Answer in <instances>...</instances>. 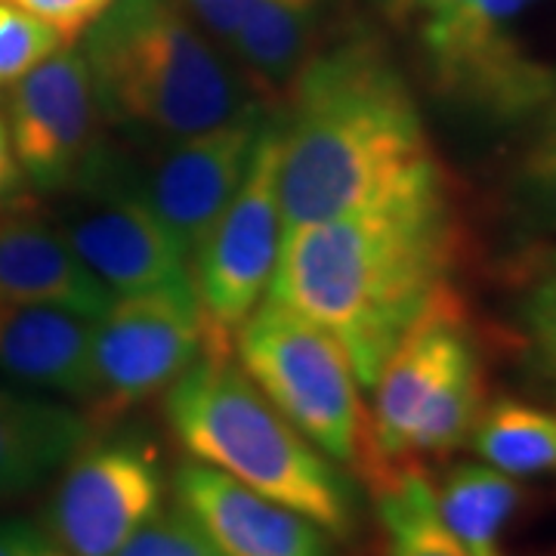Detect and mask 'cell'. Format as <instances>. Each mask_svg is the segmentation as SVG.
I'll use <instances>...</instances> for the list:
<instances>
[{
  "label": "cell",
  "instance_id": "cell-1",
  "mask_svg": "<svg viewBox=\"0 0 556 556\" xmlns=\"http://www.w3.org/2000/svg\"><path fill=\"white\" fill-rule=\"evenodd\" d=\"M278 105L285 229L448 195L408 80L378 38L316 47Z\"/></svg>",
  "mask_w": 556,
  "mask_h": 556
},
{
  "label": "cell",
  "instance_id": "cell-2",
  "mask_svg": "<svg viewBox=\"0 0 556 556\" xmlns=\"http://www.w3.org/2000/svg\"><path fill=\"white\" fill-rule=\"evenodd\" d=\"M460 254L452 192L405 207L285 229L263 300H276L343 343L362 390L396 343L457 291Z\"/></svg>",
  "mask_w": 556,
  "mask_h": 556
},
{
  "label": "cell",
  "instance_id": "cell-3",
  "mask_svg": "<svg viewBox=\"0 0 556 556\" xmlns=\"http://www.w3.org/2000/svg\"><path fill=\"white\" fill-rule=\"evenodd\" d=\"M80 53L102 121L134 146L195 137L266 105L179 0H112Z\"/></svg>",
  "mask_w": 556,
  "mask_h": 556
},
{
  "label": "cell",
  "instance_id": "cell-4",
  "mask_svg": "<svg viewBox=\"0 0 556 556\" xmlns=\"http://www.w3.org/2000/svg\"><path fill=\"white\" fill-rule=\"evenodd\" d=\"M167 424L192 460L318 522L334 541L358 532L350 477L266 399L232 353H201L167 387Z\"/></svg>",
  "mask_w": 556,
  "mask_h": 556
},
{
  "label": "cell",
  "instance_id": "cell-5",
  "mask_svg": "<svg viewBox=\"0 0 556 556\" xmlns=\"http://www.w3.org/2000/svg\"><path fill=\"white\" fill-rule=\"evenodd\" d=\"M232 343L248 378L318 452L356 473L371 492L396 473L380 460L356 368L331 331L263 300Z\"/></svg>",
  "mask_w": 556,
  "mask_h": 556
},
{
  "label": "cell",
  "instance_id": "cell-6",
  "mask_svg": "<svg viewBox=\"0 0 556 556\" xmlns=\"http://www.w3.org/2000/svg\"><path fill=\"white\" fill-rule=\"evenodd\" d=\"M485 408V378L464 313L452 291L399 340L371 383V433L380 460L424 467L467 445Z\"/></svg>",
  "mask_w": 556,
  "mask_h": 556
},
{
  "label": "cell",
  "instance_id": "cell-7",
  "mask_svg": "<svg viewBox=\"0 0 556 556\" xmlns=\"http://www.w3.org/2000/svg\"><path fill=\"white\" fill-rule=\"evenodd\" d=\"M544 0H457L420 25L430 84L448 102L492 124L544 118L556 109V68L526 40Z\"/></svg>",
  "mask_w": 556,
  "mask_h": 556
},
{
  "label": "cell",
  "instance_id": "cell-8",
  "mask_svg": "<svg viewBox=\"0 0 556 556\" xmlns=\"http://www.w3.org/2000/svg\"><path fill=\"white\" fill-rule=\"evenodd\" d=\"M62 236L112 298L174 294L195 300L192 263L139 195L127 149L109 139L75 189L65 192Z\"/></svg>",
  "mask_w": 556,
  "mask_h": 556
},
{
  "label": "cell",
  "instance_id": "cell-9",
  "mask_svg": "<svg viewBox=\"0 0 556 556\" xmlns=\"http://www.w3.org/2000/svg\"><path fill=\"white\" fill-rule=\"evenodd\" d=\"M278 167L281 134L278 118H269L236 195L192 254V281L207 353H232L239 325L269 291L285 239Z\"/></svg>",
  "mask_w": 556,
  "mask_h": 556
},
{
  "label": "cell",
  "instance_id": "cell-10",
  "mask_svg": "<svg viewBox=\"0 0 556 556\" xmlns=\"http://www.w3.org/2000/svg\"><path fill=\"white\" fill-rule=\"evenodd\" d=\"M164 507V473L152 442L90 439L62 467L43 529L68 556H115Z\"/></svg>",
  "mask_w": 556,
  "mask_h": 556
},
{
  "label": "cell",
  "instance_id": "cell-11",
  "mask_svg": "<svg viewBox=\"0 0 556 556\" xmlns=\"http://www.w3.org/2000/svg\"><path fill=\"white\" fill-rule=\"evenodd\" d=\"M204 353L199 300L174 294L115 298L93 325V399L87 415L105 427L167 390Z\"/></svg>",
  "mask_w": 556,
  "mask_h": 556
},
{
  "label": "cell",
  "instance_id": "cell-12",
  "mask_svg": "<svg viewBox=\"0 0 556 556\" xmlns=\"http://www.w3.org/2000/svg\"><path fill=\"white\" fill-rule=\"evenodd\" d=\"M269 118V105H254L239 118L195 137L139 146L142 152L137 155L142 159H134V152L124 146L139 195L155 211L189 263L223 207L236 195Z\"/></svg>",
  "mask_w": 556,
  "mask_h": 556
},
{
  "label": "cell",
  "instance_id": "cell-13",
  "mask_svg": "<svg viewBox=\"0 0 556 556\" xmlns=\"http://www.w3.org/2000/svg\"><path fill=\"white\" fill-rule=\"evenodd\" d=\"M7 127L25 179L65 195L105 146V121L84 53L60 47L10 87Z\"/></svg>",
  "mask_w": 556,
  "mask_h": 556
},
{
  "label": "cell",
  "instance_id": "cell-14",
  "mask_svg": "<svg viewBox=\"0 0 556 556\" xmlns=\"http://www.w3.org/2000/svg\"><path fill=\"white\" fill-rule=\"evenodd\" d=\"M174 501L199 519L226 556H338L318 522L201 460L174 470Z\"/></svg>",
  "mask_w": 556,
  "mask_h": 556
},
{
  "label": "cell",
  "instance_id": "cell-15",
  "mask_svg": "<svg viewBox=\"0 0 556 556\" xmlns=\"http://www.w3.org/2000/svg\"><path fill=\"white\" fill-rule=\"evenodd\" d=\"M0 300L53 303L100 318L115 298L80 263L60 223L25 199L0 211Z\"/></svg>",
  "mask_w": 556,
  "mask_h": 556
},
{
  "label": "cell",
  "instance_id": "cell-16",
  "mask_svg": "<svg viewBox=\"0 0 556 556\" xmlns=\"http://www.w3.org/2000/svg\"><path fill=\"white\" fill-rule=\"evenodd\" d=\"M97 318L53 303L0 300V371L43 393L93 399Z\"/></svg>",
  "mask_w": 556,
  "mask_h": 556
},
{
  "label": "cell",
  "instance_id": "cell-17",
  "mask_svg": "<svg viewBox=\"0 0 556 556\" xmlns=\"http://www.w3.org/2000/svg\"><path fill=\"white\" fill-rule=\"evenodd\" d=\"M97 433L87 412L0 380V504L43 489Z\"/></svg>",
  "mask_w": 556,
  "mask_h": 556
},
{
  "label": "cell",
  "instance_id": "cell-18",
  "mask_svg": "<svg viewBox=\"0 0 556 556\" xmlns=\"http://www.w3.org/2000/svg\"><path fill=\"white\" fill-rule=\"evenodd\" d=\"M325 0H254L226 50L248 87L269 109L285 100L303 62L313 56Z\"/></svg>",
  "mask_w": 556,
  "mask_h": 556
},
{
  "label": "cell",
  "instance_id": "cell-19",
  "mask_svg": "<svg viewBox=\"0 0 556 556\" xmlns=\"http://www.w3.org/2000/svg\"><path fill=\"white\" fill-rule=\"evenodd\" d=\"M442 519L470 556H507L504 529L522 504L514 477L489 464H457L437 485Z\"/></svg>",
  "mask_w": 556,
  "mask_h": 556
},
{
  "label": "cell",
  "instance_id": "cell-20",
  "mask_svg": "<svg viewBox=\"0 0 556 556\" xmlns=\"http://www.w3.org/2000/svg\"><path fill=\"white\" fill-rule=\"evenodd\" d=\"M467 445L482 464L514 479L556 473V412L522 399H495L477 417Z\"/></svg>",
  "mask_w": 556,
  "mask_h": 556
},
{
  "label": "cell",
  "instance_id": "cell-21",
  "mask_svg": "<svg viewBox=\"0 0 556 556\" xmlns=\"http://www.w3.org/2000/svg\"><path fill=\"white\" fill-rule=\"evenodd\" d=\"M387 556H470L442 519L437 485L424 467H399L375 489Z\"/></svg>",
  "mask_w": 556,
  "mask_h": 556
},
{
  "label": "cell",
  "instance_id": "cell-22",
  "mask_svg": "<svg viewBox=\"0 0 556 556\" xmlns=\"http://www.w3.org/2000/svg\"><path fill=\"white\" fill-rule=\"evenodd\" d=\"M517 204L532 229L556 232V109L541 118V134L519 161Z\"/></svg>",
  "mask_w": 556,
  "mask_h": 556
},
{
  "label": "cell",
  "instance_id": "cell-23",
  "mask_svg": "<svg viewBox=\"0 0 556 556\" xmlns=\"http://www.w3.org/2000/svg\"><path fill=\"white\" fill-rule=\"evenodd\" d=\"M60 47L65 40L50 25L0 0V90H10Z\"/></svg>",
  "mask_w": 556,
  "mask_h": 556
},
{
  "label": "cell",
  "instance_id": "cell-24",
  "mask_svg": "<svg viewBox=\"0 0 556 556\" xmlns=\"http://www.w3.org/2000/svg\"><path fill=\"white\" fill-rule=\"evenodd\" d=\"M115 556H226L179 504L161 507Z\"/></svg>",
  "mask_w": 556,
  "mask_h": 556
},
{
  "label": "cell",
  "instance_id": "cell-25",
  "mask_svg": "<svg viewBox=\"0 0 556 556\" xmlns=\"http://www.w3.org/2000/svg\"><path fill=\"white\" fill-rule=\"evenodd\" d=\"M522 321L541 368L556 383V248L538 263L535 276L526 288Z\"/></svg>",
  "mask_w": 556,
  "mask_h": 556
},
{
  "label": "cell",
  "instance_id": "cell-26",
  "mask_svg": "<svg viewBox=\"0 0 556 556\" xmlns=\"http://www.w3.org/2000/svg\"><path fill=\"white\" fill-rule=\"evenodd\" d=\"M3 3L20 7L22 13L50 25L65 43H72L100 20V13L112 0H3Z\"/></svg>",
  "mask_w": 556,
  "mask_h": 556
},
{
  "label": "cell",
  "instance_id": "cell-27",
  "mask_svg": "<svg viewBox=\"0 0 556 556\" xmlns=\"http://www.w3.org/2000/svg\"><path fill=\"white\" fill-rule=\"evenodd\" d=\"M251 3L254 0H179V7L223 47L236 35Z\"/></svg>",
  "mask_w": 556,
  "mask_h": 556
},
{
  "label": "cell",
  "instance_id": "cell-28",
  "mask_svg": "<svg viewBox=\"0 0 556 556\" xmlns=\"http://www.w3.org/2000/svg\"><path fill=\"white\" fill-rule=\"evenodd\" d=\"M0 556H68L38 522L0 519Z\"/></svg>",
  "mask_w": 556,
  "mask_h": 556
},
{
  "label": "cell",
  "instance_id": "cell-29",
  "mask_svg": "<svg viewBox=\"0 0 556 556\" xmlns=\"http://www.w3.org/2000/svg\"><path fill=\"white\" fill-rule=\"evenodd\" d=\"M371 3H375V10L383 20L393 22L399 28H405V25L420 28V25L442 16V13H448L457 0H371Z\"/></svg>",
  "mask_w": 556,
  "mask_h": 556
},
{
  "label": "cell",
  "instance_id": "cell-30",
  "mask_svg": "<svg viewBox=\"0 0 556 556\" xmlns=\"http://www.w3.org/2000/svg\"><path fill=\"white\" fill-rule=\"evenodd\" d=\"M25 182L28 179L22 174L20 159L13 152L10 127H7V118L0 115V211L25 201Z\"/></svg>",
  "mask_w": 556,
  "mask_h": 556
}]
</instances>
